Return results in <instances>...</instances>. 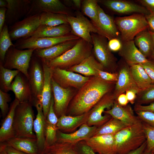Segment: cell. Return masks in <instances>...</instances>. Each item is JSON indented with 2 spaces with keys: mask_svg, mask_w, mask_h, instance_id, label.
Returning a JSON list of instances; mask_svg holds the SVG:
<instances>
[{
  "mask_svg": "<svg viewBox=\"0 0 154 154\" xmlns=\"http://www.w3.org/2000/svg\"><path fill=\"white\" fill-rule=\"evenodd\" d=\"M142 125L146 138V149L152 151L154 149V127L142 121Z\"/></svg>",
  "mask_w": 154,
  "mask_h": 154,
  "instance_id": "7bdbcfd3",
  "label": "cell"
},
{
  "mask_svg": "<svg viewBox=\"0 0 154 154\" xmlns=\"http://www.w3.org/2000/svg\"><path fill=\"white\" fill-rule=\"evenodd\" d=\"M8 3L6 0H0V7H5L7 8Z\"/></svg>",
  "mask_w": 154,
  "mask_h": 154,
  "instance_id": "6125c7cd",
  "label": "cell"
},
{
  "mask_svg": "<svg viewBox=\"0 0 154 154\" xmlns=\"http://www.w3.org/2000/svg\"><path fill=\"white\" fill-rule=\"evenodd\" d=\"M97 128L96 126H90L85 123L82 125L78 129L70 133H63L58 130L57 141L76 144L93 137Z\"/></svg>",
  "mask_w": 154,
  "mask_h": 154,
  "instance_id": "cb8c5ba5",
  "label": "cell"
},
{
  "mask_svg": "<svg viewBox=\"0 0 154 154\" xmlns=\"http://www.w3.org/2000/svg\"><path fill=\"white\" fill-rule=\"evenodd\" d=\"M98 9V23L95 26L97 30V33L105 37L109 40L114 38H119L120 34L114 19L106 13L99 5Z\"/></svg>",
  "mask_w": 154,
  "mask_h": 154,
  "instance_id": "ffe728a7",
  "label": "cell"
},
{
  "mask_svg": "<svg viewBox=\"0 0 154 154\" xmlns=\"http://www.w3.org/2000/svg\"><path fill=\"white\" fill-rule=\"evenodd\" d=\"M118 103L121 106H125L129 102L125 94L124 93L119 95L116 99Z\"/></svg>",
  "mask_w": 154,
  "mask_h": 154,
  "instance_id": "9f6ffc18",
  "label": "cell"
},
{
  "mask_svg": "<svg viewBox=\"0 0 154 154\" xmlns=\"http://www.w3.org/2000/svg\"><path fill=\"white\" fill-rule=\"evenodd\" d=\"M133 41L140 52L146 58L149 59L153 50L154 41L148 28L137 35L134 37Z\"/></svg>",
  "mask_w": 154,
  "mask_h": 154,
  "instance_id": "d6a6232c",
  "label": "cell"
},
{
  "mask_svg": "<svg viewBox=\"0 0 154 154\" xmlns=\"http://www.w3.org/2000/svg\"><path fill=\"white\" fill-rule=\"evenodd\" d=\"M133 110L135 112L137 111H144L154 113V102L146 106L135 104Z\"/></svg>",
  "mask_w": 154,
  "mask_h": 154,
  "instance_id": "816d5d0a",
  "label": "cell"
},
{
  "mask_svg": "<svg viewBox=\"0 0 154 154\" xmlns=\"http://www.w3.org/2000/svg\"><path fill=\"white\" fill-rule=\"evenodd\" d=\"M79 39L67 41L47 48L35 50L33 55L42 62L46 64L73 47Z\"/></svg>",
  "mask_w": 154,
  "mask_h": 154,
  "instance_id": "603a6c76",
  "label": "cell"
},
{
  "mask_svg": "<svg viewBox=\"0 0 154 154\" xmlns=\"http://www.w3.org/2000/svg\"><path fill=\"white\" fill-rule=\"evenodd\" d=\"M99 70H104L103 66L92 53L80 64L70 68L67 70L85 76L92 77L97 76L98 71Z\"/></svg>",
  "mask_w": 154,
  "mask_h": 154,
  "instance_id": "f1b7e54d",
  "label": "cell"
},
{
  "mask_svg": "<svg viewBox=\"0 0 154 154\" xmlns=\"http://www.w3.org/2000/svg\"><path fill=\"white\" fill-rule=\"evenodd\" d=\"M82 1L81 0H72L71 1V5L73 7L79 11L81 8Z\"/></svg>",
  "mask_w": 154,
  "mask_h": 154,
  "instance_id": "91938a15",
  "label": "cell"
},
{
  "mask_svg": "<svg viewBox=\"0 0 154 154\" xmlns=\"http://www.w3.org/2000/svg\"><path fill=\"white\" fill-rule=\"evenodd\" d=\"M114 21L122 42L133 40L137 35L148 28L145 15L142 14L135 13L117 17L115 18Z\"/></svg>",
  "mask_w": 154,
  "mask_h": 154,
  "instance_id": "5b68a950",
  "label": "cell"
},
{
  "mask_svg": "<svg viewBox=\"0 0 154 154\" xmlns=\"http://www.w3.org/2000/svg\"><path fill=\"white\" fill-rule=\"evenodd\" d=\"M51 68L52 78L60 86L64 88H70L78 90L90 77L58 68Z\"/></svg>",
  "mask_w": 154,
  "mask_h": 154,
  "instance_id": "4fadbf2b",
  "label": "cell"
},
{
  "mask_svg": "<svg viewBox=\"0 0 154 154\" xmlns=\"http://www.w3.org/2000/svg\"><path fill=\"white\" fill-rule=\"evenodd\" d=\"M78 154L74 145L57 141L44 149L42 154Z\"/></svg>",
  "mask_w": 154,
  "mask_h": 154,
  "instance_id": "74e56055",
  "label": "cell"
},
{
  "mask_svg": "<svg viewBox=\"0 0 154 154\" xmlns=\"http://www.w3.org/2000/svg\"><path fill=\"white\" fill-rule=\"evenodd\" d=\"M134 111L130 105L121 106L116 100L112 108L105 110L104 113L110 115L112 117L121 121L127 126H129L142 122L138 117L135 115Z\"/></svg>",
  "mask_w": 154,
  "mask_h": 154,
  "instance_id": "7402d4cb",
  "label": "cell"
},
{
  "mask_svg": "<svg viewBox=\"0 0 154 154\" xmlns=\"http://www.w3.org/2000/svg\"><path fill=\"white\" fill-rule=\"evenodd\" d=\"M52 87L54 101V112L58 118L66 115L69 104L76 93L77 90L64 88L60 86L52 78Z\"/></svg>",
  "mask_w": 154,
  "mask_h": 154,
  "instance_id": "5bb4252c",
  "label": "cell"
},
{
  "mask_svg": "<svg viewBox=\"0 0 154 154\" xmlns=\"http://www.w3.org/2000/svg\"><path fill=\"white\" fill-rule=\"evenodd\" d=\"M4 143V142H3ZM5 144V149L7 154H27Z\"/></svg>",
  "mask_w": 154,
  "mask_h": 154,
  "instance_id": "680465c9",
  "label": "cell"
},
{
  "mask_svg": "<svg viewBox=\"0 0 154 154\" xmlns=\"http://www.w3.org/2000/svg\"><path fill=\"white\" fill-rule=\"evenodd\" d=\"M71 31L69 24L52 27L40 25L36 31L27 37H58L69 34L71 33Z\"/></svg>",
  "mask_w": 154,
  "mask_h": 154,
  "instance_id": "f546056e",
  "label": "cell"
},
{
  "mask_svg": "<svg viewBox=\"0 0 154 154\" xmlns=\"http://www.w3.org/2000/svg\"><path fill=\"white\" fill-rule=\"evenodd\" d=\"M4 143L27 154H40L37 139L15 137Z\"/></svg>",
  "mask_w": 154,
  "mask_h": 154,
  "instance_id": "1f68e13d",
  "label": "cell"
},
{
  "mask_svg": "<svg viewBox=\"0 0 154 154\" xmlns=\"http://www.w3.org/2000/svg\"><path fill=\"white\" fill-rule=\"evenodd\" d=\"M8 27L5 23L0 33V62L3 64L7 51L11 46H15L10 38Z\"/></svg>",
  "mask_w": 154,
  "mask_h": 154,
  "instance_id": "ab89813d",
  "label": "cell"
},
{
  "mask_svg": "<svg viewBox=\"0 0 154 154\" xmlns=\"http://www.w3.org/2000/svg\"><path fill=\"white\" fill-rule=\"evenodd\" d=\"M129 66L132 77L139 91L152 84L150 78L141 64H135Z\"/></svg>",
  "mask_w": 154,
  "mask_h": 154,
  "instance_id": "836d02e7",
  "label": "cell"
},
{
  "mask_svg": "<svg viewBox=\"0 0 154 154\" xmlns=\"http://www.w3.org/2000/svg\"><path fill=\"white\" fill-rule=\"evenodd\" d=\"M125 92L129 102L132 104H135L137 94L138 92L134 90L129 89L126 90Z\"/></svg>",
  "mask_w": 154,
  "mask_h": 154,
  "instance_id": "f5cc1de1",
  "label": "cell"
},
{
  "mask_svg": "<svg viewBox=\"0 0 154 154\" xmlns=\"http://www.w3.org/2000/svg\"><path fill=\"white\" fill-rule=\"evenodd\" d=\"M143 154H152V153L151 151H148L146 149Z\"/></svg>",
  "mask_w": 154,
  "mask_h": 154,
  "instance_id": "e7e4bbea",
  "label": "cell"
},
{
  "mask_svg": "<svg viewBox=\"0 0 154 154\" xmlns=\"http://www.w3.org/2000/svg\"><path fill=\"white\" fill-rule=\"evenodd\" d=\"M91 36L93 54L102 65L104 70L112 73L116 72L117 59L109 49L107 39L97 33H91Z\"/></svg>",
  "mask_w": 154,
  "mask_h": 154,
  "instance_id": "8992f818",
  "label": "cell"
},
{
  "mask_svg": "<svg viewBox=\"0 0 154 154\" xmlns=\"http://www.w3.org/2000/svg\"><path fill=\"white\" fill-rule=\"evenodd\" d=\"M79 38L71 33L55 37H25L17 40L14 44L15 47L19 49L35 50L48 48L67 41Z\"/></svg>",
  "mask_w": 154,
  "mask_h": 154,
  "instance_id": "ba28073f",
  "label": "cell"
},
{
  "mask_svg": "<svg viewBox=\"0 0 154 154\" xmlns=\"http://www.w3.org/2000/svg\"><path fill=\"white\" fill-rule=\"evenodd\" d=\"M78 154H97L84 141H81L74 145Z\"/></svg>",
  "mask_w": 154,
  "mask_h": 154,
  "instance_id": "7dc6e473",
  "label": "cell"
},
{
  "mask_svg": "<svg viewBox=\"0 0 154 154\" xmlns=\"http://www.w3.org/2000/svg\"><path fill=\"white\" fill-rule=\"evenodd\" d=\"M7 10V8H0V33L5 23Z\"/></svg>",
  "mask_w": 154,
  "mask_h": 154,
  "instance_id": "11a10c76",
  "label": "cell"
},
{
  "mask_svg": "<svg viewBox=\"0 0 154 154\" xmlns=\"http://www.w3.org/2000/svg\"><path fill=\"white\" fill-rule=\"evenodd\" d=\"M93 48L92 44L80 38L73 47L46 64L51 68L67 70L80 64L92 54Z\"/></svg>",
  "mask_w": 154,
  "mask_h": 154,
  "instance_id": "7a4b0ae2",
  "label": "cell"
},
{
  "mask_svg": "<svg viewBox=\"0 0 154 154\" xmlns=\"http://www.w3.org/2000/svg\"><path fill=\"white\" fill-rule=\"evenodd\" d=\"M67 17L64 14L43 12L40 14V24L52 27L68 24Z\"/></svg>",
  "mask_w": 154,
  "mask_h": 154,
  "instance_id": "d590c367",
  "label": "cell"
},
{
  "mask_svg": "<svg viewBox=\"0 0 154 154\" xmlns=\"http://www.w3.org/2000/svg\"><path fill=\"white\" fill-rule=\"evenodd\" d=\"M98 3L97 0H84L82 1L81 6L83 13L91 20L95 26L98 23Z\"/></svg>",
  "mask_w": 154,
  "mask_h": 154,
  "instance_id": "f35d334b",
  "label": "cell"
},
{
  "mask_svg": "<svg viewBox=\"0 0 154 154\" xmlns=\"http://www.w3.org/2000/svg\"><path fill=\"white\" fill-rule=\"evenodd\" d=\"M19 102L15 99L11 103L9 112L4 118L0 128V143L15 137L13 128L14 119L16 108Z\"/></svg>",
  "mask_w": 154,
  "mask_h": 154,
  "instance_id": "83f0119b",
  "label": "cell"
},
{
  "mask_svg": "<svg viewBox=\"0 0 154 154\" xmlns=\"http://www.w3.org/2000/svg\"><path fill=\"white\" fill-rule=\"evenodd\" d=\"M114 137L117 154H126L146 141L142 122L127 126L114 135Z\"/></svg>",
  "mask_w": 154,
  "mask_h": 154,
  "instance_id": "3957f363",
  "label": "cell"
},
{
  "mask_svg": "<svg viewBox=\"0 0 154 154\" xmlns=\"http://www.w3.org/2000/svg\"><path fill=\"white\" fill-rule=\"evenodd\" d=\"M42 63L44 74V81L43 88L41 103L43 112L46 119L53 96L52 87V72L50 68Z\"/></svg>",
  "mask_w": 154,
  "mask_h": 154,
  "instance_id": "4dcf8cb0",
  "label": "cell"
},
{
  "mask_svg": "<svg viewBox=\"0 0 154 154\" xmlns=\"http://www.w3.org/2000/svg\"><path fill=\"white\" fill-rule=\"evenodd\" d=\"M113 91L107 93L89 111L90 114L86 123L90 126H100L112 117L110 115L104 113L105 109H110L116 100L114 95Z\"/></svg>",
  "mask_w": 154,
  "mask_h": 154,
  "instance_id": "9c48e42d",
  "label": "cell"
},
{
  "mask_svg": "<svg viewBox=\"0 0 154 154\" xmlns=\"http://www.w3.org/2000/svg\"><path fill=\"white\" fill-rule=\"evenodd\" d=\"M58 130L57 125L52 124L46 121L44 132V149L46 147L57 142V132Z\"/></svg>",
  "mask_w": 154,
  "mask_h": 154,
  "instance_id": "b9f144b4",
  "label": "cell"
},
{
  "mask_svg": "<svg viewBox=\"0 0 154 154\" xmlns=\"http://www.w3.org/2000/svg\"><path fill=\"white\" fill-rule=\"evenodd\" d=\"M153 36L154 41V48L152 54L149 59L154 60V33L151 32Z\"/></svg>",
  "mask_w": 154,
  "mask_h": 154,
  "instance_id": "be15d7a7",
  "label": "cell"
},
{
  "mask_svg": "<svg viewBox=\"0 0 154 154\" xmlns=\"http://www.w3.org/2000/svg\"><path fill=\"white\" fill-rule=\"evenodd\" d=\"M33 104L29 102L19 103L15 113L13 128L15 137L37 139L33 132L34 114Z\"/></svg>",
  "mask_w": 154,
  "mask_h": 154,
  "instance_id": "277c9868",
  "label": "cell"
},
{
  "mask_svg": "<svg viewBox=\"0 0 154 154\" xmlns=\"http://www.w3.org/2000/svg\"><path fill=\"white\" fill-rule=\"evenodd\" d=\"M141 65L150 78L152 84H154V60L148 59L147 62Z\"/></svg>",
  "mask_w": 154,
  "mask_h": 154,
  "instance_id": "c3c4849f",
  "label": "cell"
},
{
  "mask_svg": "<svg viewBox=\"0 0 154 154\" xmlns=\"http://www.w3.org/2000/svg\"><path fill=\"white\" fill-rule=\"evenodd\" d=\"M108 45L112 52H118L121 48L122 42L119 38H114L109 40Z\"/></svg>",
  "mask_w": 154,
  "mask_h": 154,
  "instance_id": "681fc988",
  "label": "cell"
},
{
  "mask_svg": "<svg viewBox=\"0 0 154 154\" xmlns=\"http://www.w3.org/2000/svg\"><path fill=\"white\" fill-rule=\"evenodd\" d=\"M11 100L10 94L0 90V108L3 117L4 118L9 110L8 103Z\"/></svg>",
  "mask_w": 154,
  "mask_h": 154,
  "instance_id": "ee69618b",
  "label": "cell"
},
{
  "mask_svg": "<svg viewBox=\"0 0 154 154\" xmlns=\"http://www.w3.org/2000/svg\"><path fill=\"white\" fill-rule=\"evenodd\" d=\"M154 102V84H151L137 94L135 104L141 105Z\"/></svg>",
  "mask_w": 154,
  "mask_h": 154,
  "instance_id": "60d3db41",
  "label": "cell"
},
{
  "mask_svg": "<svg viewBox=\"0 0 154 154\" xmlns=\"http://www.w3.org/2000/svg\"><path fill=\"white\" fill-rule=\"evenodd\" d=\"M19 72L6 68L0 62V90L5 92L11 91L13 80Z\"/></svg>",
  "mask_w": 154,
  "mask_h": 154,
  "instance_id": "8d00e7d4",
  "label": "cell"
},
{
  "mask_svg": "<svg viewBox=\"0 0 154 154\" xmlns=\"http://www.w3.org/2000/svg\"><path fill=\"white\" fill-rule=\"evenodd\" d=\"M35 106L37 114L34 122L33 130L35 133L39 153L42 154L44 149V132L46 121L43 112L42 103L37 102Z\"/></svg>",
  "mask_w": 154,
  "mask_h": 154,
  "instance_id": "484cf974",
  "label": "cell"
},
{
  "mask_svg": "<svg viewBox=\"0 0 154 154\" xmlns=\"http://www.w3.org/2000/svg\"><path fill=\"white\" fill-rule=\"evenodd\" d=\"M135 1L146 8L151 14H154V0H137Z\"/></svg>",
  "mask_w": 154,
  "mask_h": 154,
  "instance_id": "f907efd6",
  "label": "cell"
},
{
  "mask_svg": "<svg viewBox=\"0 0 154 154\" xmlns=\"http://www.w3.org/2000/svg\"><path fill=\"white\" fill-rule=\"evenodd\" d=\"M127 127L118 119L112 117L104 124L97 127L93 136L103 135H114Z\"/></svg>",
  "mask_w": 154,
  "mask_h": 154,
  "instance_id": "e575fe53",
  "label": "cell"
},
{
  "mask_svg": "<svg viewBox=\"0 0 154 154\" xmlns=\"http://www.w3.org/2000/svg\"><path fill=\"white\" fill-rule=\"evenodd\" d=\"M40 25V14L26 17L9 27V33L12 41L28 37Z\"/></svg>",
  "mask_w": 154,
  "mask_h": 154,
  "instance_id": "2e32d148",
  "label": "cell"
},
{
  "mask_svg": "<svg viewBox=\"0 0 154 154\" xmlns=\"http://www.w3.org/2000/svg\"><path fill=\"white\" fill-rule=\"evenodd\" d=\"M152 154H154V149L151 151Z\"/></svg>",
  "mask_w": 154,
  "mask_h": 154,
  "instance_id": "03108f58",
  "label": "cell"
},
{
  "mask_svg": "<svg viewBox=\"0 0 154 154\" xmlns=\"http://www.w3.org/2000/svg\"><path fill=\"white\" fill-rule=\"evenodd\" d=\"M34 50H21L15 46H11L7 51L4 62L2 63L3 67L10 70H18L28 78V70Z\"/></svg>",
  "mask_w": 154,
  "mask_h": 154,
  "instance_id": "52a82bcc",
  "label": "cell"
},
{
  "mask_svg": "<svg viewBox=\"0 0 154 154\" xmlns=\"http://www.w3.org/2000/svg\"><path fill=\"white\" fill-rule=\"evenodd\" d=\"M116 72L118 79L113 91L116 99L119 95L128 90L139 92L131 75L129 66L121 58L118 61Z\"/></svg>",
  "mask_w": 154,
  "mask_h": 154,
  "instance_id": "9a60e30c",
  "label": "cell"
},
{
  "mask_svg": "<svg viewBox=\"0 0 154 154\" xmlns=\"http://www.w3.org/2000/svg\"><path fill=\"white\" fill-rule=\"evenodd\" d=\"M15 98L19 103L29 102L35 105V101L29 80L22 73L19 72L14 78L11 86V90Z\"/></svg>",
  "mask_w": 154,
  "mask_h": 154,
  "instance_id": "d6986e66",
  "label": "cell"
},
{
  "mask_svg": "<svg viewBox=\"0 0 154 154\" xmlns=\"http://www.w3.org/2000/svg\"><path fill=\"white\" fill-rule=\"evenodd\" d=\"M43 12L72 15L70 8L59 0H31L30 10L26 17Z\"/></svg>",
  "mask_w": 154,
  "mask_h": 154,
  "instance_id": "e0dca14e",
  "label": "cell"
},
{
  "mask_svg": "<svg viewBox=\"0 0 154 154\" xmlns=\"http://www.w3.org/2000/svg\"><path fill=\"white\" fill-rule=\"evenodd\" d=\"M100 3L114 13L131 15L139 13L146 15L151 13L145 7L136 2L126 0H100Z\"/></svg>",
  "mask_w": 154,
  "mask_h": 154,
  "instance_id": "7c38bea8",
  "label": "cell"
},
{
  "mask_svg": "<svg viewBox=\"0 0 154 154\" xmlns=\"http://www.w3.org/2000/svg\"><path fill=\"white\" fill-rule=\"evenodd\" d=\"M146 147L147 141H146L139 147L126 154H143Z\"/></svg>",
  "mask_w": 154,
  "mask_h": 154,
  "instance_id": "6f0895ef",
  "label": "cell"
},
{
  "mask_svg": "<svg viewBox=\"0 0 154 154\" xmlns=\"http://www.w3.org/2000/svg\"><path fill=\"white\" fill-rule=\"evenodd\" d=\"M116 83L98 76L90 77L72 98L66 114L75 116L88 112L104 96L113 91Z\"/></svg>",
  "mask_w": 154,
  "mask_h": 154,
  "instance_id": "6da1fadb",
  "label": "cell"
},
{
  "mask_svg": "<svg viewBox=\"0 0 154 154\" xmlns=\"http://www.w3.org/2000/svg\"><path fill=\"white\" fill-rule=\"evenodd\" d=\"M8 3L5 23L10 26L27 16L31 5V0H6Z\"/></svg>",
  "mask_w": 154,
  "mask_h": 154,
  "instance_id": "ac0fdd59",
  "label": "cell"
},
{
  "mask_svg": "<svg viewBox=\"0 0 154 154\" xmlns=\"http://www.w3.org/2000/svg\"><path fill=\"white\" fill-rule=\"evenodd\" d=\"M135 112L142 121L154 127V113L144 111H137Z\"/></svg>",
  "mask_w": 154,
  "mask_h": 154,
  "instance_id": "f6af8a7d",
  "label": "cell"
},
{
  "mask_svg": "<svg viewBox=\"0 0 154 154\" xmlns=\"http://www.w3.org/2000/svg\"><path fill=\"white\" fill-rule=\"evenodd\" d=\"M90 114L89 111L84 114L75 116L64 115L58 118L57 126L63 133L73 132L78 127L86 123Z\"/></svg>",
  "mask_w": 154,
  "mask_h": 154,
  "instance_id": "4316f807",
  "label": "cell"
},
{
  "mask_svg": "<svg viewBox=\"0 0 154 154\" xmlns=\"http://www.w3.org/2000/svg\"><path fill=\"white\" fill-rule=\"evenodd\" d=\"M84 141L95 153L98 154H117L114 135L93 136Z\"/></svg>",
  "mask_w": 154,
  "mask_h": 154,
  "instance_id": "44dd1931",
  "label": "cell"
},
{
  "mask_svg": "<svg viewBox=\"0 0 154 154\" xmlns=\"http://www.w3.org/2000/svg\"><path fill=\"white\" fill-rule=\"evenodd\" d=\"M118 54L129 66L141 64L148 60L140 52L133 40L122 42L121 48Z\"/></svg>",
  "mask_w": 154,
  "mask_h": 154,
  "instance_id": "d4e9b609",
  "label": "cell"
},
{
  "mask_svg": "<svg viewBox=\"0 0 154 154\" xmlns=\"http://www.w3.org/2000/svg\"><path fill=\"white\" fill-rule=\"evenodd\" d=\"M145 16L148 23L149 31L154 33V14L151 13Z\"/></svg>",
  "mask_w": 154,
  "mask_h": 154,
  "instance_id": "db71d44e",
  "label": "cell"
},
{
  "mask_svg": "<svg viewBox=\"0 0 154 154\" xmlns=\"http://www.w3.org/2000/svg\"><path fill=\"white\" fill-rule=\"evenodd\" d=\"M5 146L4 143H0V154H7L5 149Z\"/></svg>",
  "mask_w": 154,
  "mask_h": 154,
  "instance_id": "94428289",
  "label": "cell"
},
{
  "mask_svg": "<svg viewBox=\"0 0 154 154\" xmlns=\"http://www.w3.org/2000/svg\"><path fill=\"white\" fill-rule=\"evenodd\" d=\"M48 154V153H45V154Z\"/></svg>",
  "mask_w": 154,
  "mask_h": 154,
  "instance_id": "003e7915",
  "label": "cell"
},
{
  "mask_svg": "<svg viewBox=\"0 0 154 154\" xmlns=\"http://www.w3.org/2000/svg\"><path fill=\"white\" fill-rule=\"evenodd\" d=\"M68 24L71 33L92 44L91 33H97V29L92 22L79 11H77L75 16L68 15Z\"/></svg>",
  "mask_w": 154,
  "mask_h": 154,
  "instance_id": "30bf717a",
  "label": "cell"
},
{
  "mask_svg": "<svg viewBox=\"0 0 154 154\" xmlns=\"http://www.w3.org/2000/svg\"><path fill=\"white\" fill-rule=\"evenodd\" d=\"M97 76L105 81L115 83L118 79V74L117 72L112 73L99 70L98 71Z\"/></svg>",
  "mask_w": 154,
  "mask_h": 154,
  "instance_id": "bcb514c9",
  "label": "cell"
},
{
  "mask_svg": "<svg viewBox=\"0 0 154 154\" xmlns=\"http://www.w3.org/2000/svg\"><path fill=\"white\" fill-rule=\"evenodd\" d=\"M28 78L35 101L41 103L42 92L44 81L42 63L38 58L33 55L28 70Z\"/></svg>",
  "mask_w": 154,
  "mask_h": 154,
  "instance_id": "8fae6325",
  "label": "cell"
}]
</instances>
